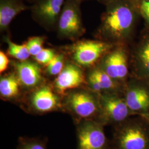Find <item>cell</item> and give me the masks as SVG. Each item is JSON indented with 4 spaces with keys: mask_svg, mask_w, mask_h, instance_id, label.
<instances>
[{
    "mask_svg": "<svg viewBox=\"0 0 149 149\" xmlns=\"http://www.w3.org/2000/svg\"><path fill=\"white\" fill-rule=\"evenodd\" d=\"M89 74L95 78L103 92L123 93L124 86L121 85L113 80L98 66L91 70Z\"/></svg>",
    "mask_w": 149,
    "mask_h": 149,
    "instance_id": "17",
    "label": "cell"
},
{
    "mask_svg": "<svg viewBox=\"0 0 149 149\" xmlns=\"http://www.w3.org/2000/svg\"><path fill=\"white\" fill-rule=\"evenodd\" d=\"M99 97L100 114L98 122L104 126H116L133 116L122 93L103 92Z\"/></svg>",
    "mask_w": 149,
    "mask_h": 149,
    "instance_id": "4",
    "label": "cell"
},
{
    "mask_svg": "<svg viewBox=\"0 0 149 149\" xmlns=\"http://www.w3.org/2000/svg\"><path fill=\"white\" fill-rule=\"evenodd\" d=\"M21 85L16 73L12 72L1 76L0 79V95L1 98L12 100L21 93Z\"/></svg>",
    "mask_w": 149,
    "mask_h": 149,
    "instance_id": "16",
    "label": "cell"
},
{
    "mask_svg": "<svg viewBox=\"0 0 149 149\" xmlns=\"http://www.w3.org/2000/svg\"><path fill=\"white\" fill-rule=\"evenodd\" d=\"M141 117L144 118L145 119V120L147 121V122L149 124V113L143 115V116H141Z\"/></svg>",
    "mask_w": 149,
    "mask_h": 149,
    "instance_id": "26",
    "label": "cell"
},
{
    "mask_svg": "<svg viewBox=\"0 0 149 149\" xmlns=\"http://www.w3.org/2000/svg\"><path fill=\"white\" fill-rule=\"evenodd\" d=\"M23 1H27L28 2H29V3H33L35 2V1L36 0H23Z\"/></svg>",
    "mask_w": 149,
    "mask_h": 149,
    "instance_id": "27",
    "label": "cell"
},
{
    "mask_svg": "<svg viewBox=\"0 0 149 149\" xmlns=\"http://www.w3.org/2000/svg\"><path fill=\"white\" fill-rule=\"evenodd\" d=\"M62 108L75 121L84 119L98 121L100 114L99 94L88 87L68 91L62 97Z\"/></svg>",
    "mask_w": 149,
    "mask_h": 149,
    "instance_id": "3",
    "label": "cell"
},
{
    "mask_svg": "<svg viewBox=\"0 0 149 149\" xmlns=\"http://www.w3.org/2000/svg\"><path fill=\"white\" fill-rule=\"evenodd\" d=\"M77 1H79V2H80L81 3L82 2H84V1H86V0H77Z\"/></svg>",
    "mask_w": 149,
    "mask_h": 149,
    "instance_id": "28",
    "label": "cell"
},
{
    "mask_svg": "<svg viewBox=\"0 0 149 149\" xmlns=\"http://www.w3.org/2000/svg\"><path fill=\"white\" fill-rule=\"evenodd\" d=\"M123 97L134 116H143L149 113V86L135 79L127 82Z\"/></svg>",
    "mask_w": 149,
    "mask_h": 149,
    "instance_id": "11",
    "label": "cell"
},
{
    "mask_svg": "<svg viewBox=\"0 0 149 149\" xmlns=\"http://www.w3.org/2000/svg\"><path fill=\"white\" fill-rule=\"evenodd\" d=\"M113 44L104 40H85L77 42L70 49L71 61L81 68L96 64L113 47Z\"/></svg>",
    "mask_w": 149,
    "mask_h": 149,
    "instance_id": "6",
    "label": "cell"
},
{
    "mask_svg": "<svg viewBox=\"0 0 149 149\" xmlns=\"http://www.w3.org/2000/svg\"><path fill=\"white\" fill-rule=\"evenodd\" d=\"M77 138V149H109L104 125L95 120L75 121Z\"/></svg>",
    "mask_w": 149,
    "mask_h": 149,
    "instance_id": "7",
    "label": "cell"
},
{
    "mask_svg": "<svg viewBox=\"0 0 149 149\" xmlns=\"http://www.w3.org/2000/svg\"><path fill=\"white\" fill-rule=\"evenodd\" d=\"M106 6L98 34L110 43L126 40L133 30L138 12L132 0H113Z\"/></svg>",
    "mask_w": 149,
    "mask_h": 149,
    "instance_id": "1",
    "label": "cell"
},
{
    "mask_svg": "<svg viewBox=\"0 0 149 149\" xmlns=\"http://www.w3.org/2000/svg\"><path fill=\"white\" fill-rule=\"evenodd\" d=\"M17 149H47L46 144L37 138L21 137L18 140Z\"/></svg>",
    "mask_w": 149,
    "mask_h": 149,
    "instance_id": "20",
    "label": "cell"
},
{
    "mask_svg": "<svg viewBox=\"0 0 149 149\" xmlns=\"http://www.w3.org/2000/svg\"><path fill=\"white\" fill-rule=\"evenodd\" d=\"M114 127V149H149V125L144 118L131 117Z\"/></svg>",
    "mask_w": 149,
    "mask_h": 149,
    "instance_id": "2",
    "label": "cell"
},
{
    "mask_svg": "<svg viewBox=\"0 0 149 149\" xmlns=\"http://www.w3.org/2000/svg\"><path fill=\"white\" fill-rule=\"evenodd\" d=\"M13 66L23 89L33 90L45 84L39 64L36 61H19L15 62Z\"/></svg>",
    "mask_w": 149,
    "mask_h": 149,
    "instance_id": "13",
    "label": "cell"
},
{
    "mask_svg": "<svg viewBox=\"0 0 149 149\" xmlns=\"http://www.w3.org/2000/svg\"><path fill=\"white\" fill-rule=\"evenodd\" d=\"M98 2H101L102 3L104 4V5L106 6L107 5L108 3H109L110 2H111L113 0H97Z\"/></svg>",
    "mask_w": 149,
    "mask_h": 149,
    "instance_id": "25",
    "label": "cell"
},
{
    "mask_svg": "<svg viewBox=\"0 0 149 149\" xmlns=\"http://www.w3.org/2000/svg\"><path fill=\"white\" fill-rule=\"evenodd\" d=\"M65 0H36L31 6L33 20L48 31H56Z\"/></svg>",
    "mask_w": 149,
    "mask_h": 149,
    "instance_id": "9",
    "label": "cell"
},
{
    "mask_svg": "<svg viewBox=\"0 0 149 149\" xmlns=\"http://www.w3.org/2000/svg\"><path fill=\"white\" fill-rule=\"evenodd\" d=\"M3 40L8 45V54L18 61H25L29 59L31 54L29 53L26 43L17 44L13 43L8 37H5Z\"/></svg>",
    "mask_w": 149,
    "mask_h": 149,
    "instance_id": "18",
    "label": "cell"
},
{
    "mask_svg": "<svg viewBox=\"0 0 149 149\" xmlns=\"http://www.w3.org/2000/svg\"><path fill=\"white\" fill-rule=\"evenodd\" d=\"M132 2L138 12L149 24V1L145 0L132 1Z\"/></svg>",
    "mask_w": 149,
    "mask_h": 149,
    "instance_id": "23",
    "label": "cell"
},
{
    "mask_svg": "<svg viewBox=\"0 0 149 149\" xmlns=\"http://www.w3.org/2000/svg\"><path fill=\"white\" fill-rule=\"evenodd\" d=\"M132 1H140V0H132ZM145 1H149V0H145Z\"/></svg>",
    "mask_w": 149,
    "mask_h": 149,
    "instance_id": "29",
    "label": "cell"
},
{
    "mask_svg": "<svg viewBox=\"0 0 149 149\" xmlns=\"http://www.w3.org/2000/svg\"><path fill=\"white\" fill-rule=\"evenodd\" d=\"M44 41L45 38L40 36L33 37L28 39L26 44L31 56L34 57L43 49Z\"/></svg>",
    "mask_w": 149,
    "mask_h": 149,
    "instance_id": "21",
    "label": "cell"
},
{
    "mask_svg": "<svg viewBox=\"0 0 149 149\" xmlns=\"http://www.w3.org/2000/svg\"><path fill=\"white\" fill-rule=\"evenodd\" d=\"M136 79L149 86V36L141 43L136 54Z\"/></svg>",
    "mask_w": 149,
    "mask_h": 149,
    "instance_id": "15",
    "label": "cell"
},
{
    "mask_svg": "<svg viewBox=\"0 0 149 149\" xmlns=\"http://www.w3.org/2000/svg\"><path fill=\"white\" fill-rule=\"evenodd\" d=\"M28 106L31 111L36 114L63 110L62 96L55 91L53 86L44 84L31 91Z\"/></svg>",
    "mask_w": 149,
    "mask_h": 149,
    "instance_id": "8",
    "label": "cell"
},
{
    "mask_svg": "<svg viewBox=\"0 0 149 149\" xmlns=\"http://www.w3.org/2000/svg\"><path fill=\"white\" fill-rule=\"evenodd\" d=\"M80 5L77 0H65L56 29L60 39L75 41L85 34Z\"/></svg>",
    "mask_w": 149,
    "mask_h": 149,
    "instance_id": "5",
    "label": "cell"
},
{
    "mask_svg": "<svg viewBox=\"0 0 149 149\" xmlns=\"http://www.w3.org/2000/svg\"><path fill=\"white\" fill-rule=\"evenodd\" d=\"M56 54L55 50L53 49L43 48L37 55L34 56V59L38 64L47 66Z\"/></svg>",
    "mask_w": 149,
    "mask_h": 149,
    "instance_id": "22",
    "label": "cell"
},
{
    "mask_svg": "<svg viewBox=\"0 0 149 149\" xmlns=\"http://www.w3.org/2000/svg\"><path fill=\"white\" fill-rule=\"evenodd\" d=\"M10 60L5 53L1 50L0 52V72L2 74L7 69Z\"/></svg>",
    "mask_w": 149,
    "mask_h": 149,
    "instance_id": "24",
    "label": "cell"
},
{
    "mask_svg": "<svg viewBox=\"0 0 149 149\" xmlns=\"http://www.w3.org/2000/svg\"><path fill=\"white\" fill-rule=\"evenodd\" d=\"M87 85L85 76L82 68L72 61H66L64 68L53 83L54 90L61 96L68 91L80 88Z\"/></svg>",
    "mask_w": 149,
    "mask_h": 149,
    "instance_id": "12",
    "label": "cell"
},
{
    "mask_svg": "<svg viewBox=\"0 0 149 149\" xmlns=\"http://www.w3.org/2000/svg\"><path fill=\"white\" fill-rule=\"evenodd\" d=\"M112 79L125 87L128 76V58L122 47L111 49L102 58L98 66Z\"/></svg>",
    "mask_w": 149,
    "mask_h": 149,
    "instance_id": "10",
    "label": "cell"
},
{
    "mask_svg": "<svg viewBox=\"0 0 149 149\" xmlns=\"http://www.w3.org/2000/svg\"><path fill=\"white\" fill-rule=\"evenodd\" d=\"M23 0H0V31L7 32L11 22L23 11L30 10Z\"/></svg>",
    "mask_w": 149,
    "mask_h": 149,
    "instance_id": "14",
    "label": "cell"
},
{
    "mask_svg": "<svg viewBox=\"0 0 149 149\" xmlns=\"http://www.w3.org/2000/svg\"><path fill=\"white\" fill-rule=\"evenodd\" d=\"M64 54H57L47 65L46 73L49 76H58L61 72L65 64Z\"/></svg>",
    "mask_w": 149,
    "mask_h": 149,
    "instance_id": "19",
    "label": "cell"
}]
</instances>
